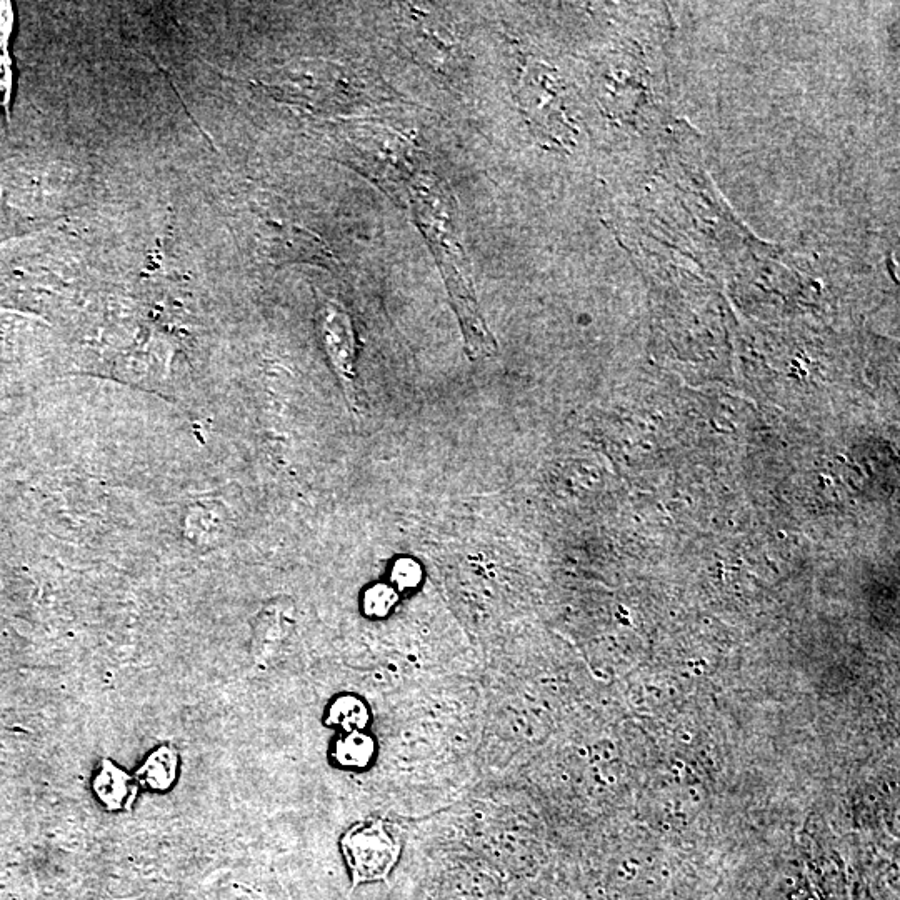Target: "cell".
Segmentation results:
<instances>
[{
  "label": "cell",
  "mask_w": 900,
  "mask_h": 900,
  "mask_svg": "<svg viewBox=\"0 0 900 900\" xmlns=\"http://www.w3.org/2000/svg\"><path fill=\"white\" fill-rule=\"evenodd\" d=\"M412 214L424 232L444 277L450 304L454 309L469 359L494 355L497 350L494 335L485 324L470 282L467 255L460 242L455 204L452 195L435 175L417 170L407 184Z\"/></svg>",
  "instance_id": "cell-1"
},
{
  "label": "cell",
  "mask_w": 900,
  "mask_h": 900,
  "mask_svg": "<svg viewBox=\"0 0 900 900\" xmlns=\"http://www.w3.org/2000/svg\"><path fill=\"white\" fill-rule=\"evenodd\" d=\"M340 849L354 885L387 879L400 857V842L384 820H367L345 832Z\"/></svg>",
  "instance_id": "cell-2"
},
{
  "label": "cell",
  "mask_w": 900,
  "mask_h": 900,
  "mask_svg": "<svg viewBox=\"0 0 900 900\" xmlns=\"http://www.w3.org/2000/svg\"><path fill=\"white\" fill-rule=\"evenodd\" d=\"M320 337L350 407L362 409L364 392L357 375V337L349 314L334 302H325L319 310Z\"/></svg>",
  "instance_id": "cell-3"
},
{
  "label": "cell",
  "mask_w": 900,
  "mask_h": 900,
  "mask_svg": "<svg viewBox=\"0 0 900 900\" xmlns=\"http://www.w3.org/2000/svg\"><path fill=\"white\" fill-rule=\"evenodd\" d=\"M407 37L415 54L434 69L449 75L455 67H460L459 50L450 30L429 14L412 10L407 22Z\"/></svg>",
  "instance_id": "cell-4"
},
{
  "label": "cell",
  "mask_w": 900,
  "mask_h": 900,
  "mask_svg": "<svg viewBox=\"0 0 900 900\" xmlns=\"http://www.w3.org/2000/svg\"><path fill=\"white\" fill-rule=\"evenodd\" d=\"M92 789L97 799L109 810H127L137 799L139 785L132 775L104 759L92 779Z\"/></svg>",
  "instance_id": "cell-5"
},
{
  "label": "cell",
  "mask_w": 900,
  "mask_h": 900,
  "mask_svg": "<svg viewBox=\"0 0 900 900\" xmlns=\"http://www.w3.org/2000/svg\"><path fill=\"white\" fill-rule=\"evenodd\" d=\"M179 754L172 745H162L152 750L135 772L134 779L139 787L154 792H167L179 775Z\"/></svg>",
  "instance_id": "cell-6"
},
{
  "label": "cell",
  "mask_w": 900,
  "mask_h": 900,
  "mask_svg": "<svg viewBox=\"0 0 900 900\" xmlns=\"http://www.w3.org/2000/svg\"><path fill=\"white\" fill-rule=\"evenodd\" d=\"M375 755V742L362 730L342 735L334 747V759L347 769H364Z\"/></svg>",
  "instance_id": "cell-7"
},
{
  "label": "cell",
  "mask_w": 900,
  "mask_h": 900,
  "mask_svg": "<svg viewBox=\"0 0 900 900\" xmlns=\"http://www.w3.org/2000/svg\"><path fill=\"white\" fill-rule=\"evenodd\" d=\"M327 724L339 727L344 732L364 730L369 724L370 714L367 705L354 695H340L330 704L327 710Z\"/></svg>",
  "instance_id": "cell-8"
},
{
  "label": "cell",
  "mask_w": 900,
  "mask_h": 900,
  "mask_svg": "<svg viewBox=\"0 0 900 900\" xmlns=\"http://www.w3.org/2000/svg\"><path fill=\"white\" fill-rule=\"evenodd\" d=\"M260 622H262V627H260L259 649L262 650V654H265V650L275 647V644H279L284 637V617L277 610H270L267 614L262 615Z\"/></svg>",
  "instance_id": "cell-9"
},
{
  "label": "cell",
  "mask_w": 900,
  "mask_h": 900,
  "mask_svg": "<svg viewBox=\"0 0 900 900\" xmlns=\"http://www.w3.org/2000/svg\"><path fill=\"white\" fill-rule=\"evenodd\" d=\"M395 592L385 585H375L372 589L367 590L364 597V609L367 615L372 617H384L389 614V610L394 607Z\"/></svg>",
  "instance_id": "cell-10"
},
{
  "label": "cell",
  "mask_w": 900,
  "mask_h": 900,
  "mask_svg": "<svg viewBox=\"0 0 900 900\" xmlns=\"http://www.w3.org/2000/svg\"><path fill=\"white\" fill-rule=\"evenodd\" d=\"M392 580L400 589L417 587L420 580V569L412 560H399L392 570Z\"/></svg>",
  "instance_id": "cell-11"
}]
</instances>
